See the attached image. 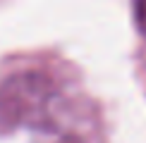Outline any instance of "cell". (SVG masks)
Returning <instances> with one entry per match:
<instances>
[{
	"label": "cell",
	"instance_id": "3",
	"mask_svg": "<svg viewBox=\"0 0 146 143\" xmlns=\"http://www.w3.org/2000/svg\"><path fill=\"white\" fill-rule=\"evenodd\" d=\"M55 143H79V141L74 138V136H60V138H58Z\"/></svg>",
	"mask_w": 146,
	"mask_h": 143
},
{
	"label": "cell",
	"instance_id": "2",
	"mask_svg": "<svg viewBox=\"0 0 146 143\" xmlns=\"http://www.w3.org/2000/svg\"><path fill=\"white\" fill-rule=\"evenodd\" d=\"M137 24L146 36V0H137Z\"/></svg>",
	"mask_w": 146,
	"mask_h": 143
},
{
	"label": "cell",
	"instance_id": "1",
	"mask_svg": "<svg viewBox=\"0 0 146 143\" xmlns=\"http://www.w3.org/2000/svg\"><path fill=\"white\" fill-rule=\"evenodd\" d=\"M58 98L55 83L43 72H19L0 83V131L38 127L50 117Z\"/></svg>",
	"mask_w": 146,
	"mask_h": 143
}]
</instances>
